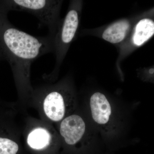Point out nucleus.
<instances>
[{
    "label": "nucleus",
    "mask_w": 154,
    "mask_h": 154,
    "mask_svg": "<svg viewBox=\"0 0 154 154\" xmlns=\"http://www.w3.org/2000/svg\"><path fill=\"white\" fill-rule=\"evenodd\" d=\"M9 11L0 1V60L8 63L18 91L22 96L32 92L30 67L37 58L53 51L54 37L35 36L15 27L9 21Z\"/></svg>",
    "instance_id": "1"
},
{
    "label": "nucleus",
    "mask_w": 154,
    "mask_h": 154,
    "mask_svg": "<svg viewBox=\"0 0 154 154\" xmlns=\"http://www.w3.org/2000/svg\"><path fill=\"white\" fill-rule=\"evenodd\" d=\"M3 5L9 11L27 12L35 16L54 37L59 24V14L62 1L55 0H2Z\"/></svg>",
    "instance_id": "2"
},
{
    "label": "nucleus",
    "mask_w": 154,
    "mask_h": 154,
    "mask_svg": "<svg viewBox=\"0 0 154 154\" xmlns=\"http://www.w3.org/2000/svg\"><path fill=\"white\" fill-rule=\"evenodd\" d=\"M34 94L42 98L43 110L50 120L57 122L65 118L68 102L72 97L68 89L60 85L48 86Z\"/></svg>",
    "instance_id": "3"
},
{
    "label": "nucleus",
    "mask_w": 154,
    "mask_h": 154,
    "mask_svg": "<svg viewBox=\"0 0 154 154\" xmlns=\"http://www.w3.org/2000/svg\"><path fill=\"white\" fill-rule=\"evenodd\" d=\"M60 28H58L54 39V51L56 56V65L54 70L57 71L60 64L68 46L74 38L79 27V8L73 2Z\"/></svg>",
    "instance_id": "4"
},
{
    "label": "nucleus",
    "mask_w": 154,
    "mask_h": 154,
    "mask_svg": "<svg viewBox=\"0 0 154 154\" xmlns=\"http://www.w3.org/2000/svg\"><path fill=\"white\" fill-rule=\"evenodd\" d=\"M86 130L85 123L80 116H69L62 120L60 132L65 142L69 146H74L82 141Z\"/></svg>",
    "instance_id": "5"
},
{
    "label": "nucleus",
    "mask_w": 154,
    "mask_h": 154,
    "mask_svg": "<svg viewBox=\"0 0 154 154\" xmlns=\"http://www.w3.org/2000/svg\"><path fill=\"white\" fill-rule=\"evenodd\" d=\"M90 106L92 118L96 124L102 126L109 124L112 108L104 94L99 92L94 93L90 98Z\"/></svg>",
    "instance_id": "6"
},
{
    "label": "nucleus",
    "mask_w": 154,
    "mask_h": 154,
    "mask_svg": "<svg viewBox=\"0 0 154 154\" xmlns=\"http://www.w3.org/2000/svg\"><path fill=\"white\" fill-rule=\"evenodd\" d=\"M129 27L128 21L120 20L113 23L106 29L102 34V38L110 43H119L125 38Z\"/></svg>",
    "instance_id": "7"
},
{
    "label": "nucleus",
    "mask_w": 154,
    "mask_h": 154,
    "mask_svg": "<svg viewBox=\"0 0 154 154\" xmlns=\"http://www.w3.org/2000/svg\"><path fill=\"white\" fill-rule=\"evenodd\" d=\"M154 34V21L149 19H141L135 28L133 36V43L137 46H140L151 38Z\"/></svg>",
    "instance_id": "8"
},
{
    "label": "nucleus",
    "mask_w": 154,
    "mask_h": 154,
    "mask_svg": "<svg viewBox=\"0 0 154 154\" xmlns=\"http://www.w3.org/2000/svg\"><path fill=\"white\" fill-rule=\"evenodd\" d=\"M50 136L46 130L42 128H37L33 130L28 137V145L32 148L40 149L48 145Z\"/></svg>",
    "instance_id": "9"
},
{
    "label": "nucleus",
    "mask_w": 154,
    "mask_h": 154,
    "mask_svg": "<svg viewBox=\"0 0 154 154\" xmlns=\"http://www.w3.org/2000/svg\"><path fill=\"white\" fill-rule=\"evenodd\" d=\"M154 72V70L153 68H152L149 70V73L151 74H153Z\"/></svg>",
    "instance_id": "10"
}]
</instances>
